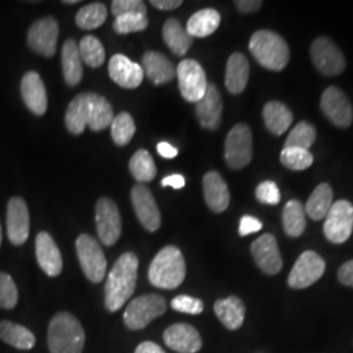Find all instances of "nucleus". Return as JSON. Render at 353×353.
<instances>
[{
    "mask_svg": "<svg viewBox=\"0 0 353 353\" xmlns=\"http://www.w3.org/2000/svg\"><path fill=\"white\" fill-rule=\"evenodd\" d=\"M139 259L134 252L122 254L114 263L105 284V306L110 313L119 310L135 292Z\"/></svg>",
    "mask_w": 353,
    "mask_h": 353,
    "instance_id": "f257e3e1",
    "label": "nucleus"
},
{
    "mask_svg": "<svg viewBox=\"0 0 353 353\" xmlns=\"http://www.w3.org/2000/svg\"><path fill=\"white\" fill-rule=\"evenodd\" d=\"M48 344L51 353H81L85 344L84 328L75 316L61 312L51 318Z\"/></svg>",
    "mask_w": 353,
    "mask_h": 353,
    "instance_id": "f03ea898",
    "label": "nucleus"
},
{
    "mask_svg": "<svg viewBox=\"0 0 353 353\" xmlns=\"http://www.w3.org/2000/svg\"><path fill=\"white\" fill-rule=\"evenodd\" d=\"M186 276V263L182 252L176 246H165L153 258L148 279L160 290H176Z\"/></svg>",
    "mask_w": 353,
    "mask_h": 353,
    "instance_id": "7ed1b4c3",
    "label": "nucleus"
},
{
    "mask_svg": "<svg viewBox=\"0 0 353 353\" xmlns=\"http://www.w3.org/2000/svg\"><path fill=\"white\" fill-rule=\"evenodd\" d=\"M249 49L255 61L270 71H281L290 62L288 43L272 30L255 32L250 38Z\"/></svg>",
    "mask_w": 353,
    "mask_h": 353,
    "instance_id": "20e7f679",
    "label": "nucleus"
},
{
    "mask_svg": "<svg viewBox=\"0 0 353 353\" xmlns=\"http://www.w3.org/2000/svg\"><path fill=\"white\" fill-rule=\"evenodd\" d=\"M168 303L160 294H144L134 299L127 305L123 321L130 330H141L147 327L153 319L166 313Z\"/></svg>",
    "mask_w": 353,
    "mask_h": 353,
    "instance_id": "39448f33",
    "label": "nucleus"
},
{
    "mask_svg": "<svg viewBox=\"0 0 353 353\" xmlns=\"http://www.w3.org/2000/svg\"><path fill=\"white\" fill-rule=\"evenodd\" d=\"M76 252L84 275L92 283H101L108 268L106 256L99 241L89 234H81L76 240Z\"/></svg>",
    "mask_w": 353,
    "mask_h": 353,
    "instance_id": "423d86ee",
    "label": "nucleus"
},
{
    "mask_svg": "<svg viewBox=\"0 0 353 353\" xmlns=\"http://www.w3.org/2000/svg\"><path fill=\"white\" fill-rule=\"evenodd\" d=\"M252 134L250 127L239 123L233 127L225 140V161L228 166L240 170L252 161Z\"/></svg>",
    "mask_w": 353,
    "mask_h": 353,
    "instance_id": "0eeeda50",
    "label": "nucleus"
},
{
    "mask_svg": "<svg viewBox=\"0 0 353 353\" xmlns=\"http://www.w3.org/2000/svg\"><path fill=\"white\" fill-rule=\"evenodd\" d=\"M353 230V205L348 201L332 203L325 217L323 232L332 243H343L348 240Z\"/></svg>",
    "mask_w": 353,
    "mask_h": 353,
    "instance_id": "6e6552de",
    "label": "nucleus"
},
{
    "mask_svg": "<svg viewBox=\"0 0 353 353\" xmlns=\"http://www.w3.org/2000/svg\"><path fill=\"white\" fill-rule=\"evenodd\" d=\"M176 70L182 97L189 102L199 101L208 87L202 65L194 59H185L178 64Z\"/></svg>",
    "mask_w": 353,
    "mask_h": 353,
    "instance_id": "1a4fd4ad",
    "label": "nucleus"
},
{
    "mask_svg": "<svg viewBox=\"0 0 353 353\" xmlns=\"http://www.w3.org/2000/svg\"><path fill=\"white\" fill-rule=\"evenodd\" d=\"M316 70L326 76H338L345 70V58L338 45L328 37H318L310 48Z\"/></svg>",
    "mask_w": 353,
    "mask_h": 353,
    "instance_id": "9d476101",
    "label": "nucleus"
},
{
    "mask_svg": "<svg viewBox=\"0 0 353 353\" xmlns=\"http://www.w3.org/2000/svg\"><path fill=\"white\" fill-rule=\"evenodd\" d=\"M326 263L316 252H303L290 271L288 284L294 290H305L322 278Z\"/></svg>",
    "mask_w": 353,
    "mask_h": 353,
    "instance_id": "9b49d317",
    "label": "nucleus"
},
{
    "mask_svg": "<svg viewBox=\"0 0 353 353\" xmlns=\"http://www.w3.org/2000/svg\"><path fill=\"white\" fill-rule=\"evenodd\" d=\"M97 233L105 246H113L122 233V219L117 204L109 198H101L96 204Z\"/></svg>",
    "mask_w": 353,
    "mask_h": 353,
    "instance_id": "f8f14e48",
    "label": "nucleus"
},
{
    "mask_svg": "<svg viewBox=\"0 0 353 353\" xmlns=\"http://www.w3.org/2000/svg\"><path fill=\"white\" fill-rule=\"evenodd\" d=\"M59 26L54 17H43L30 26L28 32V45L42 57L51 58L57 51Z\"/></svg>",
    "mask_w": 353,
    "mask_h": 353,
    "instance_id": "ddd939ff",
    "label": "nucleus"
},
{
    "mask_svg": "<svg viewBox=\"0 0 353 353\" xmlns=\"http://www.w3.org/2000/svg\"><path fill=\"white\" fill-rule=\"evenodd\" d=\"M321 109L335 126L347 127L352 123L353 110L347 94L338 87H328L321 97Z\"/></svg>",
    "mask_w": 353,
    "mask_h": 353,
    "instance_id": "4468645a",
    "label": "nucleus"
},
{
    "mask_svg": "<svg viewBox=\"0 0 353 353\" xmlns=\"http://www.w3.org/2000/svg\"><path fill=\"white\" fill-rule=\"evenodd\" d=\"M131 201L140 224L150 232H156L161 225V214L151 191L138 183L131 190Z\"/></svg>",
    "mask_w": 353,
    "mask_h": 353,
    "instance_id": "2eb2a0df",
    "label": "nucleus"
},
{
    "mask_svg": "<svg viewBox=\"0 0 353 353\" xmlns=\"http://www.w3.org/2000/svg\"><path fill=\"white\" fill-rule=\"evenodd\" d=\"M29 210L26 201L20 196H14L7 207V234L16 246L26 243L29 237Z\"/></svg>",
    "mask_w": 353,
    "mask_h": 353,
    "instance_id": "dca6fc26",
    "label": "nucleus"
},
{
    "mask_svg": "<svg viewBox=\"0 0 353 353\" xmlns=\"http://www.w3.org/2000/svg\"><path fill=\"white\" fill-rule=\"evenodd\" d=\"M252 254L256 265L267 275H276L283 268L278 241L272 234H263L254 241Z\"/></svg>",
    "mask_w": 353,
    "mask_h": 353,
    "instance_id": "f3484780",
    "label": "nucleus"
},
{
    "mask_svg": "<svg viewBox=\"0 0 353 353\" xmlns=\"http://www.w3.org/2000/svg\"><path fill=\"white\" fill-rule=\"evenodd\" d=\"M165 344L178 353H196L203 343L198 330L188 323H176L165 330Z\"/></svg>",
    "mask_w": 353,
    "mask_h": 353,
    "instance_id": "a211bd4d",
    "label": "nucleus"
},
{
    "mask_svg": "<svg viewBox=\"0 0 353 353\" xmlns=\"http://www.w3.org/2000/svg\"><path fill=\"white\" fill-rule=\"evenodd\" d=\"M36 256L38 265L48 276L61 275L63 270L62 254L48 232H41L36 237Z\"/></svg>",
    "mask_w": 353,
    "mask_h": 353,
    "instance_id": "6ab92c4d",
    "label": "nucleus"
},
{
    "mask_svg": "<svg viewBox=\"0 0 353 353\" xmlns=\"http://www.w3.org/2000/svg\"><path fill=\"white\" fill-rule=\"evenodd\" d=\"M109 75L115 84L126 89H135L143 83L144 71L140 64L122 54H115L109 62Z\"/></svg>",
    "mask_w": 353,
    "mask_h": 353,
    "instance_id": "aec40b11",
    "label": "nucleus"
},
{
    "mask_svg": "<svg viewBox=\"0 0 353 353\" xmlns=\"http://www.w3.org/2000/svg\"><path fill=\"white\" fill-rule=\"evenodd\" d=\"M196 117L203 128L214 131L221 125L223 99L214 84H208L202 99L196 102Z\"/></svg>",
    "mask_w": 353,
    "mask_h": 353,
    "instance_id": "412c9836",
    "label": "nucleus"
},
{
    "mask_svg": "<svg viewBox=\"0 0 353 353\" xmlns=\"http://www.w3.org/2000/svg\"><path fill=\"white\" fill-rule=\"evenodd\" d=\"M21 96L28 109L36 115H43L48 110V94L45 84L36 71L26 72L21 80Z\"/></svg>",
    "mask_w": 353,
    "mask_h": 353,
    "instance_id": "4be33fe9",
    "label": "nucleus"
},
{
    "mask_svg": "<svg viewBox=\"0 0 353 353\" xmlns=\"http://www.w3.org/2000/svg\"><path fill=\"white\" fill-rule=\"evenodd\" d=\"M203 191L207 205L216 212H224L230 203L227 182L217 172H208L203 176Z\"/></svg>",
    "mask_w": 353,
    "mask_h": 353,
    "instance_id": "5701e85b",
    "label": "nucleus"
},
{
    "mask_svg": "<svg viewBox=\"0 0 353 353\" xmlns=\"http://www.w3.org/2000/svg\"><path fill=\"white\" fill-rule=\"evenodd\" d=\"M143 71L153 84L160 85L172 81L176 75L173 63L157 51H147L143 57Z\"/></svg>",
    "mask_w": 353,
    "mask_h": 353,
    "instance_id": "b1692460",
    "label": "nucleus"
},
{
    "mask_svg": "<svg viewBox=\"0 0 353 353\" xmlns=\"http://www.w3.org/2000/svg\"><path fill=\"white\" fill-rule=\"evenodd\" d=\"M250 64L248 58L241 54L234 52L229 57L225 72V87L232 94L242 93L249 81Z\"/></svg>",
    "mask_w": 353,
    "mask_h": 353,
    "instance_id": "393cba45",
    "label": "nucleus"
},
{
    "mask_svg": "<svg viewBox=\"0 0 353 353\" xmlns=\"http://www.w3.org/2000/svg\"><path fill=\"white\" fill-rule=\"evenodd\" d=\"M214 310L220 322L230 331L239 330L245 321L246 307L242 300L236 296L217 300L214 303Z\"/></svg>",
    "mask_w": 353,
    "mask_h": 353,
    "instance_id": "a878e982",
    "label": "nucleus"
},
{
    "mask_svg": "<svg viewBox=\"0 0 353 353\" xmlns=\"http://www.w3.org/2000/svg\"><path fill=\"white\" fill-rule=\"evenodd\" d=\"M90 113V93H80L68 105L65 112V126L74 135H80L88 126Z\"/></svg>",
    "mask_w": 353,
    "mask_h": 353,
    "instance_id": "bb28decb",
    "label": "nucleus"
},
{
    "mask_svg": "<svg viewBox=\"0 0 353 353\" xmlns=\"http://www.w3.org/2000/svg\"><path fill=\"white\" fill-rule=\"evenodd\" d=\"M263 119L267 130L271 134L280 137L288 131L293 122V114L283 102L270 101L263 108Z\"/></svg>",
    "mask_w": 353,
    "mask_h": 353,
    "instance_id": "cd10ccee",
    "label": "nucleus"
},
{
    "mask_svg": "<svg viewBox=\"0 0 353 353\" xmlns=\"http://www.w3.org/2000/svg\"><path fill=\"white\" fill-rule=\"evenodd\" d=\"M62 67L65 83L75 87L83 77V61L79 52V45L74 39H67L62 48Z\"/></svg>",
    "mask_w": 353,
    "mask_h": 353,
    "instance_id": "c85d7f7f",
    "label": "nucleus"
},
{
    "mask_svg": "<svg viewBox=\"0 0 353 353\" xmlns=\"http://www.w3.org/2000/svg\"><path fill=\"white\" fill-rule=\"evenodd\" d=\"M220 21L221 16L216 10L204 8L190 17L186 30L191 37H208L217 30Z\"/></svg>",
    "mask_w": 353,
    "mask_h": 353,
    "instance_id": "c756f323",
    "label": "nucleus"
},
{
    "mask_svg": "<svg viewBox=\"0 0 353 353\" xmlns=\"http://www.w3.org/2000/svg\"><path fill=\"white\" fill-rule=\"evenodd\" d=\"M163 37L168 48L178 57L186 55L192 43V37L188 33L186 28H183L182 24L173 17L166 20L163 29Z\"/></svg>",
    "mask_w": 353,
    "mask_h": 353,
    "instance_id": "7c9ffc66",
    "label": "nucleus"
},
{
    "mask_svg": "<svg viewBox=\"0 0 353 353\" xmlns=\"http://www.w3.org/2000/svg\"><path fill=\"white\" fill-rule=\"evenodd\" d=\"M0 339L13 348L28 351L36 345V336L30 330L13 323L11 321L0 322Z\"/></svg>",
    "mask_w": 353,
    "mask_h": 353,
    "instance_id": "2f4dec72",
    "label": "nucleus"
},
{
    "mask_svg": "<svg viewBox=\"0 0 353 353\" xmlns=\"http://www.w3.org/2000/svg\"><path fill=\"white\" fill-rule=\"evenodd\" d=\"M334 194L328 183H321L309 196L305 204V212L313 220H322L326 217L331 205H332Z\"/></svg>",
    "mask_w": 353,
    "mask_h": 353,
    "instance_id": "473e14b6",
    "label": "nucleus"
},
{
    "mask_svg": "<svg viewBox=\"0 0 353 353\" xmlns=\"http://www.w3.org/2000/svg\"><path fill=\"white\" fill-rule=\"evenodd\" d=\"M113 119V108L110 102L97 93H90L88 126L93 131H102L112 125Z\"/></svg>",
    "mask_w": 353,
    "mask_h": 353,
    "instance_id": "72a5a7b5",
    "label": "nucleus"
},
{
    "mask_svg": "<svg viewBox=\"0 0 353 353\" xmlns=\"http://www.w3.org/2000/svg\"><path fill=\"white\" fill-rule=\"evenodd\" d=\"M283 227L290 237H300L306 228L305 205L299 201H290L283 210Z\"/></svg>",
    "mask_w": 353,
    "mask_h": 353,
    "instance_id": "f704fd0d",
    "label": "nucleus"
},
{
    "mask_svg": "<svg viewBox=\"0 0 353 353\" xmlns=\"http://www.w3.org/2000/svg\"><path fill=\"white\" fill-rule=\"evenodd\" d=\"M128 168L132 176L140 183L151 182L157 173L153 157L147 150H139L135 152V154L130 160Z\"/></svg>",
    "mask_w": 353,
    "mask_h": 353,
    "instance_id": "c9c22d12",
    "label": "nucleus"
},
{
    "mask_svg": "<svg viewBox=\"0 0 353 353\" xmlns=\"http://www.w3.org/2000/svg\"><path fill=\"white\" fill-rule=\"evenodd\" d=\"M108 17V8L102 3H90L84 6L76 14V24L80 29L92 30L101 26Z\"/></svg>",
    "mask_w": 353,
    "mask_h": 353,
    "instance_id": "e433bc0d",
    "label": "nucleus"
},
{
    "mask_svg": "<svg viewBox=\"0 0 353 353\" xmlns=\"http://www.w3.org/2000/svg\"><path fill=\"white\" fill-rule=\"evenodd\" d=\"M79 52H80L81 61L92 68H99L105 62L106 54H105L101 41L93 36H87L80 41Z\"/></svg>",
    "mask_w": 353,
    "mask_h": 353,
    "instance_id": "4c0bfd02",
    "label": "nucleus"
},
{
    "mask_svg": "<svg viewBox=\"0 0 353 353\" xmlns=\"http://www.w3.org/2000/svg\"><path fill=\"white\" fill-rule=\"evenodd\" d=\"M112 138L117 145H126L135 135L137 127L134 119L130 114L123 112L114 117L113 122L110 125Z\"/></svg>",
    "mask_w": 353,
    "mask_h": 353,
    "instance_id": "58836bf2",
    "label": "nucleus"
},
{
    "mask_svg": "<svg viewBox=\"0 0 353 353\" xmlns=\"http://www.w3.org/2000/svg\"><path fill=\"white\" fill-rule=\"evenodd\" d=\"M280 161L285 168L294 172L305 170L309 166H312L314 157L312 152L294 147H284V150L280 153Z\"/></svg>",
    "mask_w": 353,
    "mask_h": 353,
    "instance_id": "ea45409f",
    "label": "nucleus"
},
{
    "mask_svg": "<svg viewBox=\"0 0 353 353\" xmlns=\"http://www.w3.org/2000/svg\"><path fill=\"white\" fill-rule=\"evenodd\" d=\"M316 139V127L312 126L307 122H300L290 131L284 147H294L309 151V148L314 144Z\"/></svg>",
    "mask_w": 353,
    "mask_h": 353,
    "instance_id": "a19ab883",
    "label": "nucleus"
},
{
    "mask_svg": "<svg viewBox=\"0 0 353 353\" xmlns=\"http://www.w3.org/2000/svg\"><path fill=\"white\" fill-rule=\"evenodd\" d=\"M148 26L147 14L141 13H128L115 17L114 20V30L119 34H128L135 32H143Z\"/></svg>",
    "mask_w": 353,
    "mask_h": 353,
    "instance_id": "79ce46f5",
    "label": "nucleus"
},
{
    "mask_svg": "<svg viewBox=\"0 0 353 353\" xmlns=\"http://www.w3.org/2000/svg\"><path fill=\"white\" fill-rule=\"evenodd\" d=\"M19 301V292L13 279L6 274L0 272V307L6 310H12Z\"/></svg>",
    "mask_w": 353,
    "mask_h": 353,
    "instance_id": "37998d69",
    "label": "nucleus"
},
{
    "mask_svg": "<svg viewBox=\"0 0 353 353\" xmlns=\"http://www.w3.org/2000/svg\"><path fill=\"white\" fill-rule=\"evenodd\" d=\"M170 305H172L173 310L179 312V313L192 314V316L201 314L204 309V303H202V300L191 297V296H186V294L176 296L172 300Z\"/></svg>",
    "mask_w": 353,
    "mask_h": 353,
    "instance_id": "c03bdc74",
    "label": "nucleus"
},
{
    "mask_svg": "<svg viewBox=\"0 0 353 353\" xmlns=\"http://www.w3.org/2000/svg\"><path fill=\"white\" fill-rule=\"evenodd\" d=\"M255 196L259 202L270 205H276L281 201L278 185L274 181H265L259 183L255 190Z\"/></svg>",
    "mask_w": 353,
    "mask_h": 353,
    "instance_id": "a18cd8bd",
    "label": "nucleus"
},
{
    "mask_svg": "<svg viewBox=\"0 0 353 353\" xmlns=\"http://www.w3.org/2000/svg\"><path fill=\"white\" fill-rule=\"evenodd\" d=\"M112 12L115 17L128 13L147 14V7L141 0H114L112 3Z\"/></svg>",
    "mask_w": 353,
    "mask_h": 353,
    "instance_id": "49530a36",
    "label": "nucleus"
},
{
    "mask_svg": "<svg viewBox=\"0 0 353 353\" xmlns=\"http://www.w3.org/2000/svg\"><path fill=\"white\" fill-rule=\"evenodd\" d=\"M262 228H263V225H262L261 220H258L256 217L249 216V214H245L241 219L239 233H240V236L243 237V236H249V234L259 232Z\"/></svg>",
    "mask_w": 353,
    "mask_h": 353,
    "instance_id": "de8ad7c7",
    "label": "nucleus"
},
{
    "mask_svg": "<svg viewBox=\"0 0 353 353\" xmlns=\"http://www.w3.org/2000/svg\"><path fill=\"white\" fill-rule=\"evenodd\" d=\"M338 279L341 284L353 288V259L341 265L338 272Z\"/></svg>",
    "mask_w": 353,
    "mask_h": 353,
    "instance_id": "09e8293b",
    "label": "nucleus"
},
{
    "mask_svg": "<svg viewBox=\"0 0 353 353\" xmlns=\"http://www.w3.org/2000/svg\"><path fill=\"white\" fill-rule=\"evenodd\" d=\"M234 4L241 13H254L261 10L263 1H261V0H237V1H234Z\"/></svg>",
    "mask_w": 353,
    "mask_h": 353,
    "instance_id": "8fccbe9b",
    "label": "nucleus"
},
{
    "mask_svg": "<svg viewBox=\"0 0 353 353\" xmlns=\"http://www.w3.org/2000/svg\"><path fill=\"white\" fill-rule=\"evenodd\" d=\"M151 4L161 11H173L176 10L179 6H182L181 0H151Z\"/></svg>",
    "mask_w": 353,
    "mask_h": 353,
    "instance_id": "3c124183",
    "label": "nucleus"
},
{
    "mask_svg": "<svg viewBox=\"0 0 353 353\" xmlns=\"http://www.w3.org/2000/svg\"><path fill=\"white\" fill-rule=\"evenodd\" d=\"M185 176L181 174H172V176H165L164 179L161 181V186L166 188L170 186L173 189L179 190L185 186Z\"/></svg>",
    "mask_w": 353,
    "mask_h": 353,
    "instance_id": "603ef678",
    "label": "nucleus"
},
{
    "mask_svg": "<svg viewBox=\"0 0 353 353\" xmlns=\"http://www.w3.org/2000/svg\"><path fill=\"white\" fill-rule=\"evenodd\" d=\"M157 152L164 159H174L176 154H178V150H176V147H173L172 144H169L166 141H160L157 144Z\"/></svg>",
    "mask_w": 353,
    "mask_h": 353,
    "instance_id": "864d4df0",
    "label": "nucleus"
},
{
    "mask_svg": "<svg viewBox=\"0 0 353 353\" xmlns=\"http://www.w3.org/2000/svg\"><path fill=\"white\" fill-rule=\"evenodd\" d=\"M135 353H165V351L153 341H143L137 347Z\"/></svg>",
    "mask_w": 353,
    "mask_h": 353,
    "instance_id": "5fc2aeb1",
    "label": "nucleus"
},
{
    "mask_svg": "<svg viewBox=\"0 0 353 353\" xmlns=\"http://www.w3.org/2000/svg\"><path fill=\"white\" fill-rule=\"evenodd\" d=\"M64 4H76V3H79L77 0H64Z\"/></svg>",
    "mask_w": 353,
    "mask_h": 353,
    "instance_id": "6e6d98bb",
    "label": "nucleus"
},
{
    "mask_svg": "<svg viewBox=\"0 0 353 353\" xmlns=\"http://www.w3.org/2000/svg\"><path fill=\"white\" fill-rule=\"evenodd\" d=\"M1 240H3V236H1V225H0V246H1Z\"/></svg>",
    "mask_w": 353,
    "mask_h": 353,
    "instance_id": "4d7b16f0",
    "label": "nucleus"
}]
</instances>
